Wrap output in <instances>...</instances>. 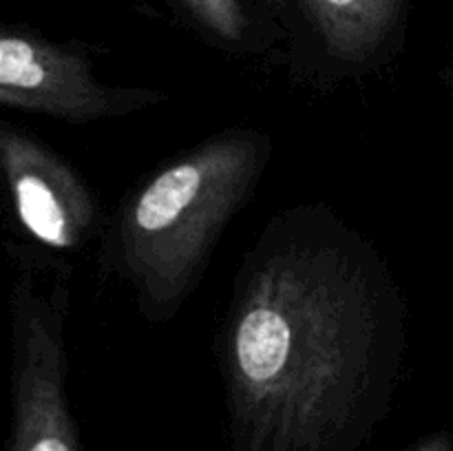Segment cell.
Segmentation results:
<instances>
[{
	"label": "cell",
	"mask_w": 453,
	"mask_h": 451,
	"mask_svg": "<svg viewBox=\"0 0 453 451\" xmlns=\"http://www.w3.org/2000/svg\"><path fill=\"white\" fill-rule=\"evenodd\" d=\"M0 166L18 226L34 243L78 252L100 233V206L91 186L38 135L3 122Z\"/></svg>",
	"instance_id": "6"
},
{
	"label": "cell",
	"mask_w": 453,
	"mask_h": 451,
	"mask_svg": "<svg viewBox=\"0 0 453 451\" xmlns=\"http://www.w3.org/2000/svg\"><path fill=\"white\" fill-rule=\"evenodd\" d=\"M273 149L259 128H226L168 159L118 203L97 261L102 277L131 287L144 321L180 314L224 230L264 180Z\"/></svg>",
	"instance_id": "2"
},
{
	"label": "cell",
	"mask_w": 453,
	"mask_h": 451,
	"mask_svg": "<svg viewBox=\"0 0 453 451\" xmlns=\"http://www.w3.org/2000/svg\"><path fill=\"white\" fill-rule=\"evenodd\" d=\"M403 451H453V436L447 432H434Z\"/></svg>",
	"instance_id": "8"
},
{
	"label": "cell",
	"mask_w": 453,
	"mask_h": 451,
	"mask_svg": "<svg viewBox=\"0 0 453 451\" xmlns=\"http://www.w3.org/2000/svg\"><path fill=\"white\" fill-rule=\"evenodd\" d=\"M184 29L233 57H270L283 47L268 0H157Z\"/></svg>",
	"instance_id": "7"
},
{
	"label": "cell",
	"mask_w": 453,
	"mask_h": 451,
	"mask_svg": "<svg viewBox=\"0 0 453 451\" xmlns=\"http://www.w3.org/2000/svg\"><path fill=\"white\" fill-rule=\"evenodd\" d=\"M407 318L372 239L327 203L279 210L217 339L230 451H361L392 411Z\"/></svg>",
	"instance_id": "1"
},
{
	"label": "cell",
	"mask_w": 453,
	"mask_h": 451,
	"mask_svg": "<svg viewBox=\"0 0 453 451\" xmlns=\"http://www.w3.org/2000/svg\"><path fill=\"white\" fill-rule=\"evenodd\" d=\"M299 80L334 88L401 56L411 0H268Z\"/></svg>",
	"instance_id": "3"
},
{
	"label": "cell",
	"mask_w": 453,
	"mask_h": 451,
	"mask_svg": "<svg viewBox=\"0 0 453 451\" xmlns=\"http://www.w3.org/2000/svg\"><path fill=\"white\" fill-rule=\"evenodd\" d=\"M171 96L146 87H111L93 73L88 49L56 42L22 25L0 34V104L66 124H91L153 109Z\"/></svg>",
	"instance_id": "4"
},
{
	"label": "cell",
	"mask_w": 453,
	"mask_h": 451,
	"mask_svg": "<svg viewBox=\"0 0 453 451\" xmlns=\"http://www.w3.org/2000/svg\"><path fill=\"white\" fill-rule=\"evenodd\" d=\"M66 318L65 310L47 303L22 305L9 318L12 411L4 451H84L66 389Z\"/></svg>",
	"instance_id": "5"
},
{
	"label": "cell",
	"mask_w": 453,
	"mask_h": 451,
	"mask_svg": "<svg viewBox=\"0 0 453 451\" xmlns=\"http://www.w3.org/2000/svg\"><path fill=\"white\" fill-rule=\"evenodd\" d=\"M445 84H447V91H449L451 102H453V56H451L449 65H447V69H445Z\"/></svg>",
	"instance_id": "9"
}]
</instances>
